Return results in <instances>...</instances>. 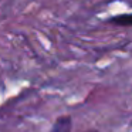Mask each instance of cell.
<instances>
[{
  "label": "cell",
  "instance_id": "6da1fadb",
  "mask_svg": "<svg viewBox=\"0 0 132 132\" xmlns=\"http://www.w3.org/2000/svg\"><path fill=\"white\" fill-rule=\"evenodd\" d=\"M72 128V121L70 117H60L51 126L50 132H71Z\"/></svg>",
  "mask_w": 132,
  "mask_h": 132
},
{
  "label": "cell",
  "instance_id": "7a4b0ae2",
  "mask_svg": "<svg viewBox=\"0 0 132 132\" xmlns=\"http://www.w3.org/2000/svg\"><path fill=\"white\" fill-rule=\"evenodd\" d=\"M109 23L115 24V26H132V14H118L109 19Z\"/></svg>",
  "mask_w": 132,
  "mask_h": 132
},
{
  "label": "cell",
  "instance_id": "3957f363",
  "mask_svg": "<svg viewBox=\"0 0 132 132\" xmlns=\"http://www.w3.org/2000/svg\"><path fill=\"white\" fill-rule=\"evenodd\" d=\"M85 132H98V131H95V129H89V131H85Z\"/></svg>",
  "mask_w": 132,
  "mask_h": 132
}]
</instances>
